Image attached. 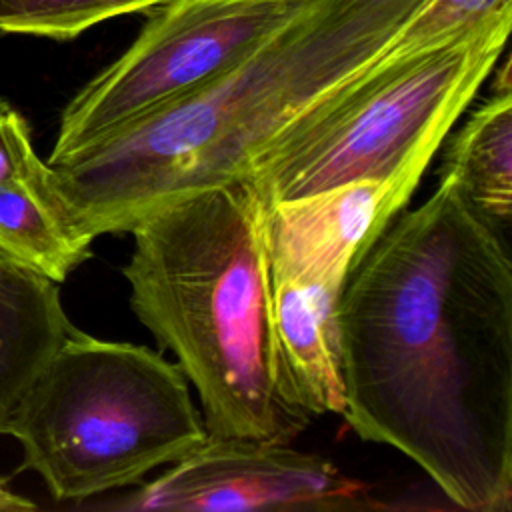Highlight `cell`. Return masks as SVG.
I'll use <instances>...</instances> for the list:
<instances>
[{
  "mask_svg": "<svg viewBox=\"0 0 512 512\" xmlns=\"http://www.w3.org/2000/svg\"><path fill=\"white\" fill-rule=\"evenodd\" d=\"M342 416L456 506L512 508L510 248L442 182L398 212L338 302Z\"/></svg>",
  "mask_w": 512,
  "mask_h": 512,
  "instance_id": "cell-1",
  "label": "cell"
},
{
  "mask_svg": "<svg viewBox=\"0 0 512 512\" xmlns=\"http://www.w3.org/2000/svg\"><path fill=\"white\" fill-rule=\"evenodd\" d=\"M418 2L308 0L212 80L48 162L56 190L96 240L188 194L244 182L276 136L386 54Z\"/></svg>",
  "mask_w": 512,
  "mask_h": 512,
  "instance_id": "cell-2",
  "label": "cell"
},
{
  "mask_svg": "<svg viewBox=\"0 0 512 512\" xmlns=\"http://www.w3.org/2000/svg\"><path fill=\"white\" fill-rule=\"evenodd\" d=\"M130 234V308L176 354L206 432L288 444L310 416L280 388L260 204L248 184L178 198Z\"/></svg>",
  "mask_w": 512,
  "mask_h": 512,
  "instance_id": "cell-3",
  "label": "cell"
},
{
  "mask_svg": "<svg viewBox=\"0 0 512 512\" xmlns=\"http://www.w3.org/2000/svg\"><path fill=\"white\" fill-rule=\"evenodd\" d=\"M6 434L56 500L138 484L208 438L178 364L76 328L24 394Z\"/></svg>",
  "mask_w": 512,
  "mask_h": 512,
  "instance_id": "cell-4",
  "label": "cell"
},
{
  "mask_svg": "<svg viewBox=\"0 0 512 512\" xmlns=\"http://www.w3.org/2000/svg\"><path fill=\"white\" fill-rule=\"evenodd\" d=\"M504 10L434 48L390 58L348 80L294 120L244 180L260 208L354 180L426 170L502 54Z\"/></svg>",
  "mask_w": 512,
  "mask_h": 512,
  "instance_id": "cell-5",
  "label": "cell"
},
{
  "mask_svg": "<svg viewBox=\"0 0 512 512\" xmlns=\"http://www.w3.org/2000/svg\"><path fill=\"white\" fill-rule=\"evenodd\" d=\"M308 0H168L64 108L56 162L228 70Z\"/></svg>",
  "mask_w": 512,
  "mask_h": 512,
  "instance_id": "cell-6",
  "label": "cell"
},
{
  "mask_svg": "<svg viewBox=\"0 0 512 512\" xmlns=\"http://www.w3.org/2000/svg\"><path fill=\"white\" fill-rule=\"evenodd\" d=\"M364 486L328 458L286 442L210 436L156 480L126 496L122 510L246 512L366 508Z\"/></svg>",
  "mask_w": 512,
  "mask_h": 512,
  "instance_id": "cell-7",
  "label": "cell"
},
{
  "mask_svg": "<svg viewBox=\"0 0 512 512\" xmlns=\"http://www.w3.org/2000/svg\"><path fill=\"white\" fill-rule=\"evenodd\" d=\"M424 170L336 188L260 208L270 272L306 274L344 284L350 270L406 206Z\"/></svg>",
  "mask_w": 512,
  "mask_h": 512,
  "instance_id": "cell-8",
  "label": "cell"
},
{
  "mask_svg": "<svg viewBox=\"0 0 512 512\" xmlns=\"http://www.w3.org/2000/svg\"><path fill=\"white\" fill-rule=\"evenodd\" d=\"M342 288L316 276L270 272L280 388L308 416L344 412L338 330Z\"/></svg>",
  "mask_w": 512,
  "mask_h": 512,
  "instance_id": "cell-9",
  "label": "cell"
},
{
  "mask_svg": "<svg viewBox=\"0 0 512 512\" xmlns=\"http://www.w3.org/2000/svg\"><path fill=\"white\" fill-rule=\"evenodd\" d=\"M72 328L58 282L0 248V434Z\"/></svg>",
  "mask_w": 512,
  "mask_h": 512,
  "instance_id": "cell-10",
  "label": "cell"
},
{
  "mask_svg": "<svg viewBox=\"0 0 512 512\" xmlns=\"http://www.w3.org/2000/svg\"><path fill=\"white\" fill-rule=\"evenodd\" d=\"M440 180L504 244L512 222V90L508 64L496 92L450 138Z\"/></svg>",
  "mask_w": 512,
  "mask_h": 512,
  "instance_id": "cell-11",
  "label": "cell"
},
{
  "mask_svg": "<svg viewBox=\"0 0 512 512\" xmlns=\"http://www.w3.org/2000/svg\"><path fill=\"white\" fill-rule=\"evenodd\" d=\"M92 242L56 190L48 162L0 184V248L20 262L60 284L90 258Z\"/></svg>",
  "mask_w": 512,
  "mask_h": 512,
  "instance_id": "cell-12",
  "label": "cell"
},
{
  "mask_svg": "<svg viewBox=\"0 0 512 512\" xmlns=\"http://www.w3.org/2000/svg\"><path fill=\"white\" fill-rule=\"evenodd\" d=\"M168 0H0V30L68 40L108 18L152 12Z\"/></svg>",
  "mask_w": 512,
  "mask_h": 512,
  "instance_id": "cell-13",
  "label": "cell"
},
{
  "mask_svg": "<svg viewBox=\"0 0 512 512\" xmlns=\"http://www.w3.org/2000/svg\"><path fill=\"white\" fill-rule=\"evenodd\" d=\"M504 10H512V0H420L384 56L400 58L434 48Z\"/></svg>",
  "mask_w": 512,
  "mask_h": 512,
  "instance_id": "cell-14",
  "label": "cell"
},
{
  "mask_svg": "<svg viewBox=\"0 0 512 512\" xmlns=\"http://www.w3.org/2000/svg\"><path fill=\"white\" fill-rule=\"evenodd\" d=\"M38 162L26 120L0 100V184L26 174Z\"/></svg>",
  "mask_w": 512,
  "mask_h": 512,
  "instance_id": "cell-15",
  "label": "cell"
},
{
  "mask_svg": "<svg viewBox=\"0 0 512 512\" xmlns=\"http://www.w3.org/2000/svg\"><path fill=\"white\" fill-rule=\"evenodd\" d=\"M36 504L8 488V478L0 476V510H34Z\"/></svg>",
  "mask_w": 512,
  "mask_h": 512,
  "instance_id": "cell-16",
  "label": "cell"
}]
</instances>
